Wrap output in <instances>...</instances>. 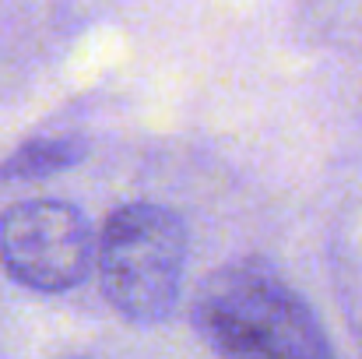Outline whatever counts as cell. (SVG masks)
<instances>
[{
	"label": "cell",
	"mask_w": 362,
	"mask_h": 359,
	"mask_svg": "<svg viewBox=\"0 0 362 359\" xmlns=\"http://www.w3.org/2000/svg\"><path fill=\"white\" fill-rule=\"evenodd\" d=\"M190 321L222 356H334L306 300L260 261H233L218 268L201 285Z\"/></svg>",
	"instance_id": "6da1fadb"
},
{
	"label": "cell",
	"mask_w": 362,
	"mask_h": 359,
	"mask_svg": "<svg viewBox=\"0 0 362 359\" xmlns=\"http://www.w3.org/2000/svg\"><path fill=\"white\" fill-rule=\"evenodd\" d=\"M187 226L173 208L151 201L120 205L99 237V285L110 307L134 324L173 314L187 271Z\"/></svg>",
	"instance_id": "7a4b0ae2"
},
{
	"label": "cell",
	"mask_w": 362,
	"mask_h": 359,
	"mask_svg": "<svg viewBox=\"0 0 362 359\" xmlns=\"http://www.w3.org/2000/svg\"><path fill=\"white\" fill-rule=\"evenodd\" d=\"M99 246L67 201H18L0 212V264L35 292H67L92 271Z\"/></svg>",
	"instance_id": "3957f363"
},
{
	"label": "cell",
	"mask_w": 362,
	"mask_h": 359,
	"mask_svg": "<svg viewBox=\"0 0 362 359\" xmlns=\"http://www.w3.org/2000/svg\"><path fill=\"white\" fill-rule=\"evenodd\" d=\"M88 155V141L74 134H53V137H32L18 144L4 162H0V180L11 183H32L57 176L64 169H74Z\"/></svg>",
	"instance_id": "277c9868"
}]
</instances>
